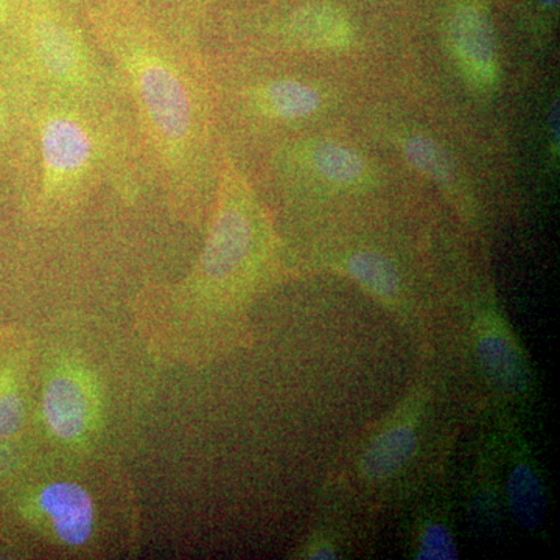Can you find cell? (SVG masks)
<instances>
[{
    "instance_id": "cell-7",
    "label": "cell",
    "mask_w": 560,
    "mask_h": 560,
    "mask_svg": "<svg viewBox=\"0 0 560 560\" xmlns=\"http://www.w3.org/2000/svg\"><path fill=\"white\" fill-rule=\"evenodd\" d=\"M499 471L504 508L518 528L536 530L548 514V490L539 460L515 431L501 429L490 444Z\"/></svg>"
},
{
    "instance_id": "cell-18",
    "label": "cell",
    "mask_w": 560,
    "mask_h": 560,
    "mask_svg": "<svg viewBox=\"0 0 560 560\" xmlns=\"http://www.w3.org/2000/svg\"><path fill=\"white\" fill-rule=\"evenodd\" d=\"M405 156L412 167L438 183L445 184L452 179L451 158L442 150L441 145L427 136L418 135L408 139L405 143Z\"/></svg>"
},
{
    "instance_id": "cell-15",
    "label": "cell",
    "mask_w": 560,
    "mask_h": 560,
    "mask_svg": "<svg viewBox=\"0 0 560 560\" xmlns=\"http://www.w3.org/2000/svg\"><path fill=\"white\" fill-rule=\"evenodd\" d=\"M452 39L460 60L469 66L475 75L489 80L495 66V46L492 31L480 11L460 9L453 16Z\"/></svg>"
},
{
    "instance_id": "cell-21",
    "label": "cell",
    "mask_w": 560,
    "mask_h": 560,
    "mask_svg": "<svg viewBox=\"0 0 560 560\" xmlns=\"http://www.w3.org/2000/svg\"><path fill=\"white\" fill-rule=\"evenodd\" d=\"M18 0H0V40L9 39Z\"/></svg>"
},
{
    "instance_id": "cell-3",
    "label": "cell",
    "mask_w": 560,
    "mask_h": 560,
    "mask_svg": "<svg viewBox=\"0 0 560 560\" xmlns=\"http://www.w3.org/2000/svg\"><path fill=\"white\" fill-rule=\"evenodd\" d=\"M7 49L36 90L102 113L131 114L116 70L66 0H18Z\"/></svg>"
},
{
    "instance_id": "cell-10",
    "label": "cell",
    "mask_w": 560,
    "mask_h": 560,
    "mask_svg": "<svg viewBox=\"0 0 560 560\" xmlns=\"http://www.w3.org/2000/svg\"><path fill=\"white\" fill-rule=\"evenodd\" d=\"M36 504L66 547L77 548L90 541L95 526V506L83 486L72 481L50 482L40 490Z\"/></svg>"
},
{
    "instance_id": "cell-11",
    "label": "cell",
    "mask_w": 560,
    "mask_h": 560,
    "mask_svg": "<svg viewBox=\"0 0 560 560\" xmlns=\"http://www.w3.org/2000/svg\"><path fill=\"white\" fill-rule=\"evenodd\" d=\"M408 551L418 560L458 559L455 518L444 497L423 500L408 526Z\"/></svg>"
},
{
    "instance_id": "cell-17",
    "label": "cell",
    "mask_w": 560,
    "mask_h": 560,
    "mask_svg": "<svg viewBox=\"0 0 560 560\" xmlns=\"http://www.w3.org/2000/svg\"><path fill=\"white\" fill-rule=\"evenodd\" d=\"M313 168L335 184H355L366 173V161L340 143L323 142L312 150Z\"/></svg>"
},
{
    "instance_id": "cell-23",
    "label": "cell",
    "mask_w": 560,
    "mask_h": 560,
    "mask_svg": "<svg viewBox=\"0 0 560 560\" xmlns=\"http://www.w3.org/2000/svg\"><path fill=\"white\" fill-rule=\"evenodd\" d=\"M66 2L70 3V5L75 7V9L80 10V0H66ZM94 2H95V0H86V2H84V7L91 5V3H94ZM84 7H83V9H84Z\"/></svg>"
},
{
    "instance_id": "cell-9",
    "label": "cell",
    "mask_w": 560,
    "mask_h": 560,
    "mask_svg": "<svg viewBox=\"0 0 560 560\" xmlns=\"http://www.w3.org/2000/svg\"><path fill=\"white\" fill-rule=\"evenodd\" d=\"M241 108L254 120L290 124L318 110L323 98L308 83L289 77L254 81L242 88Z\"/></svg>"
},
{
    "instance_id": "cell-2",
    "label": "cell",
    "mask_w": 560,
    "mask_h": 560,
    "mask_svg": "<svg viewBox=\"0 0 560 560\" xmlns=\"http://www.w3.org/2000/svg\"><path fill=\"white\" fill-rule=\"evenodd\" d=\"M31 88L22 180L40 219L65 220L102 189L124 202L156 191L131 114L102 113Z\"/></svg>"
},
{
    "instance_id": "cell-4",
    "label": "cell",
    "mask_w": 560,
    "mask_h": 560,
    "mask_svg": "<svg viewBox=\"0 0 560 560\" xmlns=\"http://www.w3.org/2000/svg\"><path fill=\"white\" fill-rule=\"evenodd\" d=\"M208 241L186 287L210 301H241L270 260L267 221L241 172L223 154Z\"/></svg>"
},
{
    "instance_id": "cell-5",
    "label": "cell",
    "mask_w": 560,
    "mask_h": 560,
    "mask_svg": "<svg viewBox=\"0 0 560 560\" xmlns=\"http://www.w3.org/2000/svg\"><path fill=\"white\" fill-rule=\"evenodd\" d=\"M471 352L482 381L508 404H528L534 378L517 335L499 311L485 307L470 324Z\"/></svg>"
},
{
    "instance_id": "cell-24",
    "label": "cell",
    "mask_w": 560,
    "mask_h": 560,
    "mask_svg": "<svg viewBox=\"0 0 560 560\" xmlns=\"http://www.w3.org/2000/svg\"><path fill=\"white\" fill-rule=\"evenodd\" d=\"M541 5L547 7V9H555L558 5L559 0H539Z\"/></svg>"
},
{
    "instance_id": "cell-14",
    "label": "cell",
    "mask_w": 560,
    "mask_h": 560,
    "mask_svg": "<svg viewBox=\"0 0 560 560\" xmlns=\"http://www.w3.org/2000/svg\"><path fill=\"white\" fill-rule=\"evenodd\" d=\"M31 97V83L9 50V62L0 73V153L10 143L27 149Z\"/></svg>"
},
{
    "instance_id": "cell-20",
    "label": "cell",
    "mask_w": 560,
    "mask_h": 560,
    "mask_svg": "<svg viewBox=\"0 0 560 560\" xmlns=\"http://www.w3.org/2000/svg\"><path fill=\"white\" fill-rule=\"evenodd\" d=\"M342 555V544L338 537L330 530H315V534L308 539L304 548L305 559L329 560L340 559Z\"/></svg>"
},
{
    "instance_id": "cell-8",
    "label": "cell",
    "mask_w": 560,
    "mask_h": 560,
    "mask_svg": "<svg viewBox=\"0 0 560 560\" xmlns=\"http://www.w3.org/2000/svg\"><path fill=\"white\" fill-rule=\"evenodd\" d=\"M90 375L79 368H65L47 383L43 416L47 429L66 442L83 440L97 416V399Z\"/></svg>"
},
{
    "instance_id": "cell-1",
    "label": "cell",
    "mask_w": 560,
    "mask_h": 560,
    "mask_svg": "<svg viewBox=\"0 0 560 560\" xmlns=\"http://www.w3.org/2000/svg\"><path fill=\"white\" fill-rule=\"evenodd\" d=\"M81 13L124 86L158 194L173 215L195 223L215 198L223 158L200 46L149 0H95Z\"/></svg>"
},
{
    "instance_id": "cell-13",
    "label": "cell",
    "mask_w": 560,
    "mask_h": 560,
    "mask_svg": "<svg viewBox=\"0 0 560 560\" xmlns=\"http://www.w3.org/2000/svg\"><path fill=\"white\" fill-rule=\"evenodd\" d=\"M466 508L470 528L478 534H492V530L499 529L506 514L499 471L489 447L480 453L477 466L471 470Z\"/></svg>"
},
{
    "instance_id": "cell-19",
    "label": "cell",
    "mask_w": 560,
    "mask_h": 560,
    "mask_svg": "<svg viewBox=\"0 0 560 560\" xmlns=\"http://www.w3.org/2000/svg\"><path fill=\"white\" fill-rule=\"evenodd\" d=\"M24 401L13 388H0V440L13 438L24 425Z\"/></svg>"
},
{
    "instance_id": "cell-6",
    "label": "cell",
    "mask_w": 560,
    "mask_h": 560,
    "mask_svg": "<svg viewBox=\"0 0 560 560\" xmlns=\"http://www.w3.org/2000/svg\"><path fill=\"white\" fill-rule=\"evenodd\" d=\"M425 399L415 394L371 434L357 458V477L381 489L400 480L418 458L423 441Z\"/></svg>"
},
{
    "instance_id": "cell-16",
    "label": "cell",
    "mask_w": 560,
    "mask_h": 560,
    "mask_svg": "<svg viewBox=\"0 0 560 560\" xmlns=\"http://www.w3.org/2000/svg\"><path fill=\"white\" fill-rule=\"evenodd\" d=\"M285 36L311 47H338L348 39V27L340 14L320 7H304L290 18Z\"/></svg>"
},
{
    "instance_id": "cell-22",
    "label": "cell",
    "mask_w": 560,
    "mask_h": 560,
    "mask_svg": "<svg viewBox=\"0 0 560 560\" xmlns=\"http://www.w3.org/2000/svg\"><path fill=\"white\" fill-rule=\"evenodd\" d=\"M560 106L559 102L552 103L550 117H548V127H550V136L552 142H556V145L559 143V120H560Z\"/></svg>"
},
{
    "instance_id": "cell-12",
    "label": "cell",
    "mask_w": 560,
    "mask_h": 560,
    "mask_svg": "<svg viewBox=\"0 0 560 560\" xmlns=\"http://www.w3.org/2000/svg\"><path fill=\"white\" fill-rule=\"evenodd\" d=\"M342 270L368 293L394 311L408 308L404 279L397 265L385 254L374 249H357L349 254Z\"/></svg>"
}]
</instances>
